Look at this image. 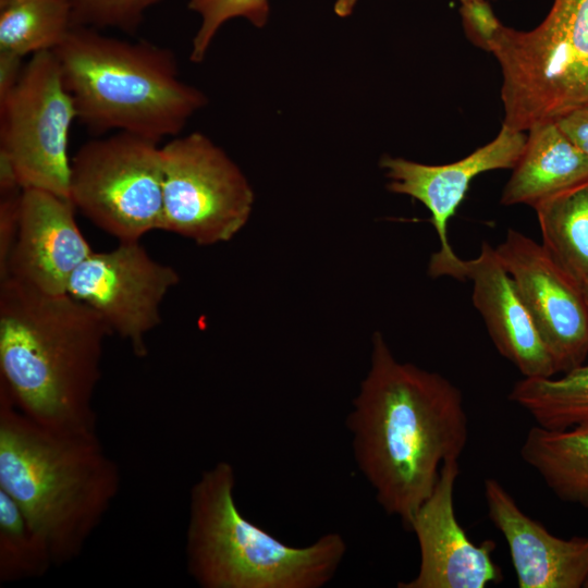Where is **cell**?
<instances>
[{"mask_svg":"<svg viewBox=\"0 0 588 588\" xmlns=\"http://www.w3.org/2000/svg\"><path fill=\"white\" fill-rule=\"evenodd\" d=\"M73 26L70 0H0V52L53 51Z\"/></svg>","mask_w":588,"mask_h":588,"instance_id":"cell-20","label":"cell"},{"mask_svg":"<svg viewBox=\"0 0 588 588\" xmlns=\"http://www.w3.org/2000/svg\"><path fill=\"white\" fill-rule=\"evenodd\" d=\"M581 286L584 289L586 301H587V304H588V284H585V285H581Z\"/></svg>","mask_w":588,"mask_h":588,"instance_id":"cell-31","label":"cell"},{"mask_svg":"<svg viewBox=\"0 0 588 588\" xmlns=\"http://www.w3.org/2000/svg\"><path fill=\"white\" fill-rule=\"evenodd\" d=\"M483 489L488 516L506 540L519 588L585 587L588 537L552 535L497 479H486Z\"/></svg>","mask_w":588,"mask_h":588,"instance_id":"cell-15","label":"cell"},{"mask_svg":"<svg viewBox=\"0 0 588 588\" xmlns=\"http://www.w3.org/2000/svg\"><path fill=\"white\" fill-rule=\"evenodd\" d=\"M462 4V7H466V5H470V4H476V3H481L486 0H458Z\"/></svg>","mask_w":588,"mask_h":588,"instance_id":"cell-30","label":"cell"},{"mask_svg":"<svg viewBox=\"0 0 588 588\" xmlns=\"http://www.w3.org/2000/svg\"><path fill=\"white\" fill-rule=\"evenodd\" d=\"M461 15L469 39L487 50L491 38L501 25L488 2L462 7Z\"/></svg>","mask_w":588,"mask_h":588,"instance_id":"cell-26","label":"cell"},{"mask_svg":"<svg viewBox=\"0 0 588 588\" xmlns=\"http://www.w3.org/2000/svg\"><path fill=\"white\" fill-rule=\"evenodd\" d=\"M554 121L563 133L588 156V106L571 110Z\"/></svg>","mask_w":588,"mask_h":588,"instance_id":"cell-27","label":"cell"},{"mask_svg":"<svg viewBox=\"0 0 588 588\" xmlns=\"http://www.w3.org/2000/svg\"><path fill=\"white\" fill-rule=\"evenodd\" d=\"M179 282L176 270L155 260L139 241L119 242L110 250L93 252L72 274L66 293L145 357L146 336L160 324L161 304Z\"/></svg>","mask_w":588,"mask_h":588,"instance_id":"cell-10","label":"cell"},{"mask_svg":"<svg viewBox=\"0 0 588 588\" xmlns=\"http://www.w3.org/2000/svg\"><path fill=\"white\" fill-rule=\"evenodd\" d=\"M75 210L69 198L38 188L22 189L7 279L42 293L65 294L72 274L94 252L77 225Z\"/></svg>","mask_w":588,"mask_h":588,"instance_id":"cell-14","label":"cell"},{"mask_svg":"<svg viewBox=\"0 0 588 588\" xmlns=\"http://www.w3.org/2000/svg\"><path fill=\"white\" fill-rule=\"evenodd\" d=\"M355 463L388 515L409 523L431 494L442 465L468 439L461 390L438 372L399 362L381 332L346 418Z\"/></svg>","mask_w":588,"mask_h":588,"instance_id":"cell-1","label":"cell"},{"mask_svg":"<svg viewBox=\"0 0 588 588\" xmlns=\"http://www.w3.org/2000/svg\"><path fill=\"white\" fill-rule=\"evenodd\" d=\"M509 400L526 411L538 426L561 430L588 424V364L559 378H523Z\"/></svg>","mask_w":588,"mask_h":588,"instance_id":"cell-21","label":"cell"},{"mask_svg":"<svg viewBox=\"0 0 588 588\" xmlns=\"http://www.w3.org/2000/svg\"><path fill=\"white\" fill-rule=\"evenodd\" d=\"M585 587H586V588H588V580H587V583H586Z\"/></svg>","mask_w":588,"mask_h":588,"instance_id":"cell-32","label":"cell"},{"mask_svg":"<svg viewBox=\"0 0 588 588\" xmlns=\"http://www.w3.org/2000/svg\"><path fill=\"white\" fill-rule=\"evenodd\" d=\"M456 279L471 281L473 304L481 315L491 341L525 378L558 373L495 248L483 242L476 258L462 260Z\"/></svg>","mask_w":588,"mask_h":588,"instance_id":"cell-16","label":"cell"},{"mask_svg":"<svg viewBox=\"0 0 588 588\" xmlns=\"http://www.w3.org/2000/svg\"><path fill=\"white\" fill-rule=\"evenodd\" d=\"M541 245L581 285L588 284V180L534 207Z\"/></svg>","mask_w":588,"mask_h":588,"instance_id":"cell-19","label":"cell"},{"mask_svg":"<svg viewBox=\"0 0 588 588\" xmlns=\"http://www.w3.org/2000/svg\"><path fill=\"white\" fill-rule=\"evenodd\" d=\"M525 132L502 125L490 143L465 158L446 164H425L401 157L383 156L380 167L389 179L388 189L420 201L431 215L440 241L432 254L428 273L432 278L455 279L462 259L448 238V224L464 200L471 181L479 174L498 169H513L525 147Z\"/></svg>","mask_w":588,"mask_h":588,"instance_id":"cell-12","label":"cell"},{"mask_svg":"<svg viewBox=\"0 0 588 588\" xmlns=\"http://www.w3.org/2000/svg\"><path fill=\"white\" fill-rule=\"evenodd\" d=\"M77 120L97 136L126 132L160 143L181 134L208 101L180 78L174 52L73 26L53 50Z\"/></svg>","mask_w":588,"mask_h":588,"instance_id":"cell-4","label":"cell"},{"mask_svg":"<svg viewBox=\"0 0 588 588\" xmlns=\"http://www.w3.org/2000/svg\"><path fill=\"white\" fill-rule=\"evenodd\" d=\"M520 456L562 501L588 507V424L552 430L530 428Z\"/></svg>","mask_w":588,"mask_h":588,"instance_id":"cell-18","label":"cell"},{"mask_svg":"<svg viewBox=\"0 0 588 588\" xmlns=\"http://www.w3.org/2000/svg\"><path fill=\"white\" fill-rule=\"evenodd\" d=\"M163 0H70L74 26L134 35L148 9Z\"/></svg>","mask_w":588,"mask_h":588,"instance_id":"cell-24","label":"cell"},{"mask_svg":"<svg viewBox=\"0 0 588 588\" xmlns=\"http://www.w3.org/2000/svg\"><path fill=\"white\" fill-rule=\"evenodd\" d=\"M24 65L23 58L0 52V103L4 102L14 90Z\"/></svg>","mask_w":588,"mask_h":588,"instance_id":"cell-28","label":"cell"},{"mask_svg":"<svg viewBox=\"0 0 588 588\" xmlns=\"http://www.w3.org/2000/svg\"><path fill=\"white\" fill-rule=\"evenodd\" d=\"M109 334L101 317L68 293L0 282V385L44 427L96 430L93 401Z\"/></svg>","mask_w":588,"mask_h":588,"instance_id":"cell-2","label":"cell"},{"mask_svg":"<svg viewBox=\"0 0 588 588\" xmlns=\"http://www.w3.org/2000/svg\"><path fill=\"white\" fill-rule=\"evenodd\" d=\"M235 470L221 461L204 470L189 494L186 566L203 588H321L347 552L339 532L290 546L247 519L235 502Z\"/></svg>","mask_w":588,"mask_h":588,"instance_id":"cell-5","label":"cell"},{"mask_svg":"<svg viewBox=\"0 0 588 588\" xmlns=\"http://www.w3.org/2000/svg\"><path fill=\"white\" fill-rule=\"evenodd\" d=\"M77 120L53 51L30 56L10 97L0 103V157L24 188L70 199L69 136Z\"/></svg>","mask_w":588,"mask_h":588,"instance_id":"cell-9","label":"cell"},{"mask_svg":"<svg viewBox=\"0 0 588 588\" xmlns=\"http://www.w3.org/2000/svg\"><path fill=\"white\" fill-rule=\"evenodd\" d=\"M495 250L524 303L556 372L588 355V304L581 284L527 235L510 229Z\"/></svg>","mask_w":588,"mask_h":588,"instance_id":"cell-11","label":"cell"},{"mask_svg":"<svg viewBox=\"0 0 588 588\" xmlns=\"http://www.w3.org/2000/svg\"><path fill=\"white\" fill-rule=\"evenodd\" d=\"M187 8L200 17L189 59L201 62L217 33L231 19L243 17L255 27H264L269 20V0H189Z\"/></svg>","mask_w":588,"mask_h":588,"instance_id":"cell-23","label":"cell"},{"mask_svg":"<svg viewBox=\"0 0 588 588\" xmlns=\"http://www.w3.org/2000/svg\"><path fill=\"white\" fill-rule=\"evenodd\" d=\"M21 196L22 188L0 192V281L8 278L20 225Z\"/></svg>","mask_w":588,"mask_h":588,"instance_id":"cell-25","label":"cell"},{"mask_svg":"<svg viewBox=\"0 0 588 588\" xmlns=\"http://www.w3.org/2000/svg\"><path fill=\"white\" fill-rule=\"evenodd\" d=\"M96 433L44 427L0 385V490L20 507L53 565L79 555L120 490Z\"/></svg>","mask_w":588,"mask_h":588,"instance_id":"cell-3","label":"cell"},{"mask_svg":"<svg viewBox=\"0 0 588 588\" xmlns=\"http://www.w3.org/2000/svg\"><path fill=\"white\" fill-rule=\"evenodd\" d=\"M160 230L213 245L247 223L254 191L240 167L207 135H177L161 146Z\"/></svg>","mask_w":588,"mask_h":588,"instance_id":"cell-8","label":"cell"},{"mask_svg":"<svg viewBox=\"0 0 588 588\" xmlns=\"http://www.w3.org/2000/svg\"><path fill=\"white\" fill-rule=\"evenodd\" d=\"M487 50L502 72L504 125L527 132L588 106V0H554L530 30L501 23Z\"/></svg>","mask_w":588,"mask_h":588,"instance_id":"cell-6","label":"cell"},{"mask_svg":"<svg viewBox=\"0 0 588 588\" xmlns=\"http://www.w3.org/2000/svg\"><path fill=\"white\" fill-rule=\"evenodd\" d=\"M458 461L445 462L431 494L414 514L408 529L418 542L417 575L399 588H485L502 574L493 562L494 543H474L460 525L454 510Z\"/></svg>","mask_w":588,"mask_h":588,"instance_id":"cell-13","label":"cell"},{"mask_svg":"<svg viewBox=\"0 0 588 588\" xmlns=\"http://www.w3.org/2000/svg\"><path fill=\"white\" fill-rule=\"evenodd\" d=\"M70 200L119 242L160 230L162 161L159 143L115 132L83 144L71 158Z\"/></svg>","mask_w":588,"mask_h":588,"instance_id":"cell-7","label":"cell"},{"mask_svg":"<svg viewBox=\"0 0 588 588\" xmlns=\"http://www.w3.org/2000/svg\"><path fill=\"white\" fill-rule=\"evenodd\" d=\"M53 566L51 555L17 504L0 490V581L37 578Z\"/></svg>","mask_w":588,"mask_h":588,"instance_id":"cell-22","label":"cell"},{"mask_svg":"<svg viewBox=\"0 0 588 588\" xmlns=\"http://www.w3.org/2000/svg\"><path fill=\"white\" fill-rule=\"evenodd\" d=\"M525 147L503 188L501 204L535 207L542 200L588 180V156L554 120L527 131Z\"/></svg>","mask_w":588,"mask_h":588,"instance_id":"cell-17","label":"cell"},{"mask_svg":"<svg viewBox=\"0 0 588 588\" xmlns=\"http://www.w3.org/2000/svg\"><path fill=\"white\" fill-rule=\"evenodd\" d=\"M358 0H335L333 10L340 17H347L351 15L356 7Z\"/></svg>","mask_w":588,"mask_h":588,"instance_id":"cell-29","label":"cell"}]
</instances>
